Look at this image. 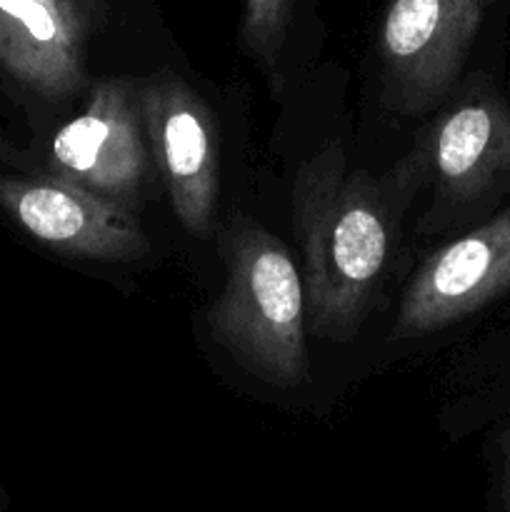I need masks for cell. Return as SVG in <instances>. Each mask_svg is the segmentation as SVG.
Here are the masks:
<instances>
[{"mask_svg": "<svg viewBox=\"0 0 510 512\" xmlns=\"http://www.w3.org/2000/svg\"><path fill=\"white\" fill-rule=\"evenodd\" d=\"M433 165L445 193L473 200L510 180V110L478 95L450 110L433 138Z\"/></svg>", "mask_w": 510, "mask_h": 512, "instance_id": "cell-9", "label": "cell"}, {"mask_svg": "<svg viewBox=\"0 0 510 512\" xmlns=\"http://www.w3.org/2000/svg\"><path fill=\"white\" fill-rule=\"evenodd\" d=\"M493 0H393L380 30L385 90L403 113L430 108L463 68Z\"/></svg>", "mask_w": 510, "mask_h": 512, "instance_id": "cell-4", "label": "cell"}, {"mask_svg": "<svg viewBox=\"0 0 510 512\" xmlns=\"http://www.w3.org/2000/svg\"><path fill=\"white\" fill-rule=\"evenodd\" d=\"M138 108L148 155L163 178L175 218L188 233L208 235L218 210L220 155L213 113L178 75L138 83Z\"/></svg>", "mask_w": 510, "mask_h": 512, "instance_id": "cell-3", "label": "cell"}, {"mask_svg": "<svg viewBox=\"0 0 510 512\" xmlns=\"http://www.w3.org/2000/svg\"><path fill=\"white\" fill-rule=\"evenodd\" d=\"M493 512H510V430L498 440L493 468Z\"/></svg>", "mask_w": 510, "mask_h": 512, "instance_id": "cell-11", "label": "cell"}, {"mask_svg": "<svg viewBox=\"0 0 510 512\" xmlns=\"http://www.w3.org/2000/svg\"><path fill=\"white\" fill-rule=\"evenodd\" d=\"M223 255L225 285L208 313L210 338L265 383H305V288L293 255L250 218L230 220Z\"/></svg>", "mask_w": 510, "mask_h": 512, "instance_id": "cell-2", "label": "cell"}, {"mask_svg": "<svg viewBox=\"0 0 510 512\" xmlns=\"http://www.w3.org/2000/svg\"><path fill=\"white\" fill-rule=\"evenodd\" d=\"M50 163L63 178L135 210L148 175L138 85L123 78L95 85L83 113L55 133Z\"/></svg>", "mask_w": 510, "mask_h": 512, "instance_id": "cell-6", "label": "cell"}, {"mask_svg": "<svg viewBox=\"0 0 510 512\" xmlns=\"http://www.w3.org/2000/svg\"><path fill=\"white\" fill-rule=\"evenodd\" d=\"M293 228L315 330L323 338L348 340L378 288L393 233L375 180L365 170H350L335 140L295 175Z\"/></svg>", "mask_w": 510, "mask_h": 512, "instance_id": "cell-1", "label": "cell"}, {"mask_svg": "<svg viewBox=\"0 0 510 512\" xmlns=\"http://www.w3.org/2000/svg\"><path fill=\"white\" fill-rule=\"evenodd\" d=\"M83 40L78 0H0V63L43 98L80 88Z\"/></svg>", "mask_w": 510, "mask_h": 512, "instance_id": "cell-8", "label": "cell"}, {"mask_svg": "<svg viewBox=\"0 0 510 512\" xmlns=\"http://www.w3.org/2000/svg\"><path fill=\"white\" fill-rule=\"evenodd\" d=\"M510 288V208L435 250L400 300L398 338L468 318Z\"/></svg>", "mask_w": 510, "mask_h": 512, "instance_id": "cell-7", "label": "cell"}, {"mask_svg": "<svg viewBox=\"0 0 510 512\" xmlns=\"http://www.w3.org/2000/svg\"><path fill=\"white\" fill-rule=\"evenodd\" d=\"M0 205L35 240L75 258L128 263L150 248L133 208L58 173L0 178Z\"/></svg>", "mask_w": 510, "mask_h": 512, "instance_id": "cell-5", "label": "cell"}, {"mask_svg": "<svg viewBox=\"0 0 510 512\" xmlns=\"http://www.w3.org/2000/svg\"><path fill=\"white\" fill-rule=\"evenodd\" d=\"M293 0H245L243 38L245 48L258 63L268 68V73H278L280 50H283L285 28L290 18Z\"/></svg>", "mask_w": 510, "mask_h": 512, "instance_id": "cell-10", "label": "cell"}]
</instances>
